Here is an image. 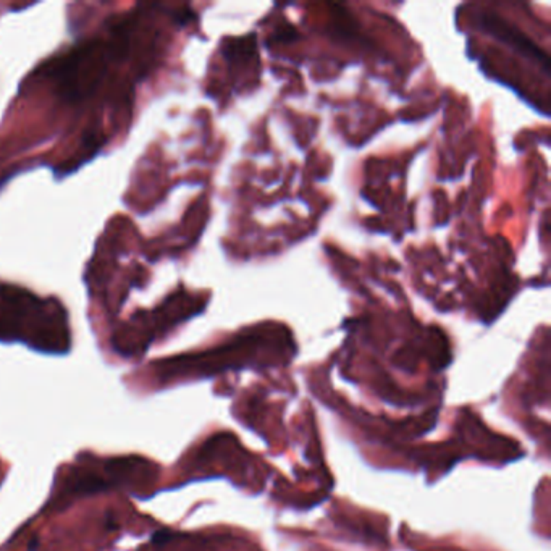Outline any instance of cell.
I'll return each mask as SVG.
<instances>
[{"mask_svg":"<svg viewBox=\"0 0 551 551\" xmlns=\"http://www.w3.org/2000/svg\"><path fill=\"white\" fill-rule=\"evenodd\" d=\"M480 28L485 33H488V35L496 37L503 44L511 47V49L519 52L524 57H529V59L539 62V65L543 66L545 71L550 70L548 55L535 42H532L524 33L517 30L516 26L509 25L506 20L493 15V13H485V15L480 17Z\"/></svg>","mask_w":551,"mask_h":551,"instance_id":"6da1fadb","label":"cell"}]
</instances>
